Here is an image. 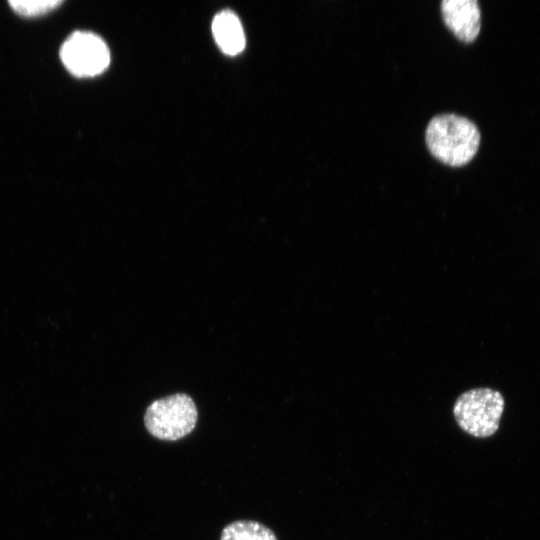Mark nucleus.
Listing matches in <instances>:
<instances>
[{"instance_id":"2","label":"nucleus","mask_w":540,"mask_h":540,"mask_svg":"<svg viewBox=\"0 0 540 540\" xmlns=\"http://www.w3.org/2000/svg\"><path fill=\"white\" fill-rule=\"evenodd\" d=\"M504 397L491 388H475L462 393L453 407L458 426L476 438L494 435L504 411Z\"/></svg>"},{"instance_id":"3","label":"nucleus","mask_w":540,"mask_h":540,"mask_svg":"<svg viewBox=\"0 0 540 540\" xmlns=\"http://www.w3.org/2000/svg\"><path fill=\"white\" fill-rule=\"evenodd\" d=\"M198 412L192 398L176 393L151 403L144 415L147 431L160 440L175 441L192 432Z\"/></svg>"},{"instance_id":"4","label":"nucleus","mask_w":540,"mask_h":540,"mask_svg":"<svg viewBox=\"0 0 540 540\" xmlns=\"http://www.w3.org/2000/svg\"><path fill=\"white\" fill-rule=\"evenodd\" d=\"M60 58L74 76L93 77L106 70L110 63V52L98 35L77 31L61 46Z\"/></svg>"},{"instance_id":"6","label":"nucleus","mask_w":540,"mask_h":540,"mask_svg":"<svg viewBox=\"0 0 540 540\" xmlns=\"http://www.w3.org/2000/svg\"><path fill=\"white\" fill-rule=\"evenodd\" d=\"M212 33L217 45L225 54L237 55L245 47V35L241 22L230 10H224L214 17Z\"/></svg>"},{"instance_id":"5","label":"nucleus","mask_w":540,"mask_h":540,"mask_svg":"<svg viewBox=\"0 0 540 540\" xmlns=\"http://www.w3.org/2000/svg\"><path fill=\"white\" fill-rule=\"evenodd\" d=\"M441 13L446 26L455 36L469 43L481 28V10L477 0H443Z\"/></svg>"},{"instance_id":"1","label":"nucleus","mask_w":540,"mask_h":540,"mask_svg":"<svg viewBox=\"0 0 540 540\" xmlns=\"http://www.w3.org/2000/svg\"><path fill=\"white\" fill-rule=\"evenodd\" d=\"M425 141L435 158L458 167L467 164L475 156L480 145V132L468 118L445 113L429 121Z\"/></svg>"},{"instance_id":"7","label":"nucleus","mask_w":540,"mask_h":540,"mask_svg":"<svg viewBox=\"0 0 540 540\" xmlns=\"http://www.w3.org/2000/svg\"><path fill=\"white\" fill-rule=\"evenodd\" d=\"M220 540H277V538L270 528L261 523L238 520L223 528Z\"/></svg>"},{"instance_id":"8","label":"nucleus","mask_w":540,"mask_h":540,"mask_svg":"<svg viewBox=\"0 0 540 540\" xmlns=\"http://www.w3.org/2000/svg\"><path fill=\"white\" fill-rule=\"evenodd\" d=\"M63 1L61 0H12L9 1L11 8L18 14L23 16H36L45 14L59 5Z\"/></svg>"}]
</instances>
